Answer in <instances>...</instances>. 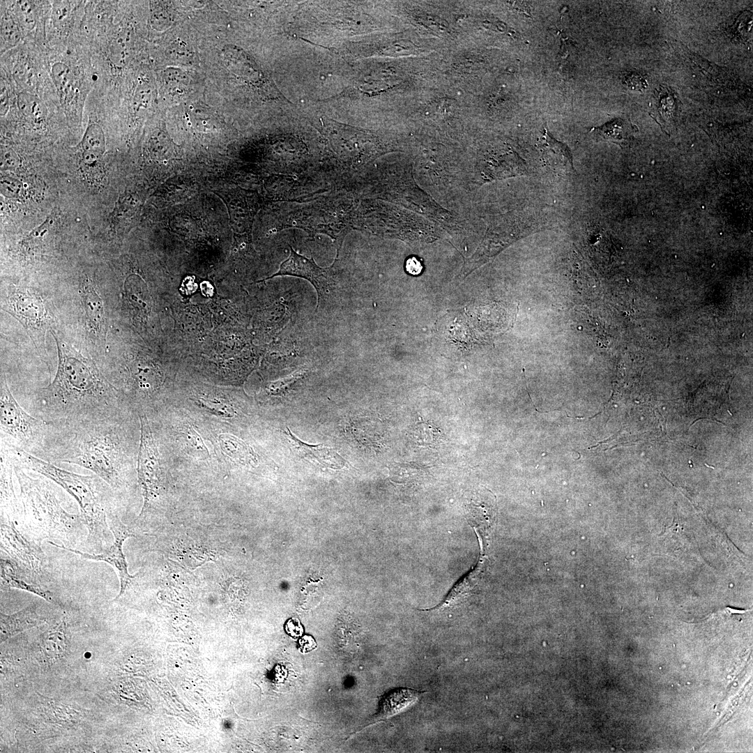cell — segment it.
Returning a JSON list of instances; mask_svg holds the SVG:
<instances>
[{
	"label": "cell",
	"instance_id": "obj_33",
	"mask_svg": "<svg viewBox=\"0 0 753 753\" xmlns=\"http://www.w3.org/2000/svg\"><path fill=\"white\" fill-rule=\"evenodd\" d=\"M70 4L68 2H57L54 7V15L58 21H62L70 13Z\"/></svg>",
	"mask_w": 753,
	"mask_h": 753
},
{
	"label": "cell",
	"instance_id": "obj_1",
	"mask_svg": "<svg viewBox=\"0 0 753 753\" xmlns=\"http://www.w3.org/2000/svg\"><path fill=\"white\" fill-rule=\"evenodd\" d=\"M58 351L52 382L42 389V411L46 421L66 424L116 415L115 388L91 359L84 357L51 330Z\"/></svg>",
	"mask_w": 753,
	"mask_h": 753
},
{
	"label": "cell",
	"instance_id": "obj_34",
	"mask_svg": "<svg viewBox=\"0 0 753 753\" xmlns=\"http://www.w3.org/2000/svg\"><path fill=\"white\" fill-rule=\"evenodd\" d=\"M298 646L302 653H308L317 647V643L310 635H305L298 641Z\"/></svg>",
	"mask_w": 753,
	"mask_h": 753
},
{
	"label": "cell",
	"instance_id": "obj_16",
	"mask_svg": "<svg viewBox=\"0 0 753 753\" xmlns=\"http://www.w3.org/2000/svg\"><path fill=\"white\" fill-rule=\"evenodd\" d=\"M480 572L478 565L469 572L457 582L445 598L436 607L423 611L443 610L452 607L463 601L473 591L477 584L478 576Z\"/></svg>",
	"mask_w": 753,
	"mask_h": 753
},
{
	"label": "cell",
	"instance_id": "obj_26",
	"mask_svg": "<svg viewBox=\"0 0 753 753\" xmlns=\"http://www.w3.org/2000/svg\"><path fill=\"white\" fill-rule=\"evenodd\" d=\"M52 77L61 98H66L73 85V75L70 68L62 62L52 66Z\"/></svg>",
	"mask_w": 753,
	"mask_h": 753
},
{
	"label": "cell",
	"instance_id": "obj_18",
	"mask_svg": "<svg viewBox=\"0 0 753 753\" xmlns=\"http://www.w3.org/2000/svg\"><path fill=\"white\" fill-rule=\"evenodd\" d=\"M634 126L625 119L618 118L601 126L594 127L591 132L598 139L617 144H627L634 131Z\"/></svg>",
	"mask_w": 753,
	"mask_h": 753
},
{
	"label": "cell",
	"instance_id": "obj_28",
	"mask_svg": "<svg viewBox=\"0 0 753 753\" xmlns=\"http://www.w3.org/2000/svg\"><path fill=\"white\" fill-rule=\"evenodd\" d=\"M1 36L3 41L9 45H15L20 40V24L10 15H5L1 19Z\"/></svg>",
	"mask_w": 753,
	"mask_h": 753
},
{
	"label": "cell",
	"instance_id": "obj_22",
	"mask_svg": "<svg viewBox=\"0 0 753 753\" xmlns=\"http://www.w3.org/2000/svg\"><path fill=\"white\" fill-rule=\"evenodd\" d=\"M84 152H91L102 155L105 151V139L102 128L97 123L88 126L81 141Z\"/></svg>",
	"mask_w": 753,
	"mask_h": 753
},
{
	"label": "cell",
	"instance_id": "obj_17",
	"mask_svg": "<svg viewBox=\"0 0 753 753\" xmlns=\"http://www.w3.org/2000/svg\"><path fill=\"white\" fill-rule=\"evenodd\" d=\"M1 579L2 583L9 588H17L32 593L47 602H54L51 592L45 591L36 584L28 583L22 579L20 576L17 575L14 564L10 561L2 558L1 559Z\"/></svg>",
	"mask_w": 753,
	"mask_h": 753
},
{
	"label": "cell",
	"instance_id": "obj_7",
	"mask_svg": "<svg viewBox=\"0 0 753 753\" xmlns=\"http://www.w3.org/2000/svg\"><path fill=\"white\" fill-rule=\"evenodd\" d=\"M109 528L114 534V542L109 548L100 554H91L77 549H73L63 545H58L51 541L49 543L58 548L80 555L84 558L98 561H104L112 565L117 571L120 579V591L114 600L119 599L126 591L128 586L131 584L135 576L130 575L128 572V565L123 552V543L129 537H135V534L129 527L123 524L118 517L110 515Z\"/></svg>",
	"mask_w": 753,
	"mask_h": 753
},
{
	"label": "cell",
	"instance_id": "obj_13",
	"mask_svg": "<svg viewBox=\"0 0 753 753\" xmlns=\"http://www.w3.org/2000/svg\"><path fill=\"white\" fill-rule=\"evenodd\" d=\"M84 310L91 329L100 337L105 335V317L102 301L94 286L84 282L82 288Z\"/></svg>",
	"mask_w": 753,
	"mask_h": 753
},
{
	"label": "cell",
	"instance_id": "obj_38",
	"mask_svg": "<svg viewBox=\"0 0 753 753\" xmlns=\"http://www.w3.org/2000/svg\"><path fill=\"white\" fill-rule=\"evenodd\" d=\"M406 271L413 275H418L422 270L420 262L415 257L410 258L406 261Z\"/></svg>",
	"mask_w": 753,
	"mask_h": 753
},
{
	"label": "cell",
	"instance_id": "obj_9",
	"mask_svg": "<svg viewBox=\"0 0 753 753\" xmlns=\"http://www.w3.org/2000/svg\"><path fill=\"white\" fill-rule=\"evenodd\" d=\"M7 305L8 312L18 319L32 337L34 333L44 335L47 321L44 305L39 297L28 291L15 289L8 298Z\"/></svg>",
	"mask_w": 753,
	"mask_h": 753
},
{
	"label": "cell",
	"instance_id": "obj_39",
	"mask_svg": "<svg viewBox=\"0 0 753 753\" xmlns=\"http://www.w3.org/2000/svg\"><path fill=\"white\" fill-rule=\"evenodd\" d=\"M515 8L524 13V15H528L530 14V7L526 2L515 1L511 3Z\"/></svg>",
	"mask_w": 753,
	"mask_h": 753
},
{
	"label": "cell",
	"instance_id": "obj_2",
	"mask_svg": "<svg viewBox=\"0 0 753 753\" xmlns=\"http://www.w3.org/2000/svg\"><path fill=\"white\" fill-rule=\"evenodd\" d=\"M13 462L20 490L21 517L33 540L38 544L46 539L64 542L74 540L84 524L82 516L63 508L55 488L46 477L33 476L27 469L13 459Z\"/></svg>",
	"mask_w": 753,
	"mask_h": 753
},
{
	"label": "cell",
	"instance_id": "obj_25",
	"mask_svg": "<svg viewBox=\"0 0 753 753\" xmlns=\"http://www.w3.org/2000/svg\"><path fill=\"white\" fill-rule=\"evenodd\" d=\"M468 505L469 519L475 528L485 524L492 518L493 509L492 505L485 503V500L478 494L473 497Z\"/></svg>",
	"mask_w": 753,
	"mask_h": 753
},
{
	"label": "cell",
	"instance_id": "obj_23",
	"mask_svg": "<svg viewBox=\"0 0 753 753\" xmlns=\"http://www.w3.org/2000/svg\"><path fill=\"white\" fill-rule=\"evenodd\" d=\"M17 107L25 116L34 120H40L45 115V107L40 99L31 92L23 91L18 94Z\"/></svg>",
	"mask_w": 753,
	"mask_h": 753
},
{
	"label": "cell",
	"instance_id": "obj_32",
	"mask_svg": "<svg viewBox=\"0 0 753 753\" xmlns=\"http://www.w3.org/2000/svg\"><path fill=\"white\" fill-rule=\"evenodd\" d=\"M284 629L286 632L293 638H298L301 637L304 629L303 625L298 619L295 618H289L284 625Z\"/></svg>",
	"mask_w": 753,
	"mask_h": 753
},
{
	"label": "cell",
	"instance_id": "obj_24",
	"mask_svg": "<svg viewBox=\"0 0 753 753\" xmlns=\"http://www.w3.org/2000/svg\"><path fill=\"white\" fill-rule=\"evenodd\" d=\"M131 49V38L127 32L120 33L111 42L109 51L112 61L118 66L126 63Z\"/></svg>",
	"mask_w": 753,
	"mask_h": 753
},
{
	"label": "cell",
	"instance_id": "obj_20",
	"mask_svg": "<svg viewBox=\"0 0 753 753\" xmlns=\"http://www.w3.org/2000/svg\"><path fill=\"white\" fill-rule=\"evenodd\" d=\"M43 713L46 719L61 726L70 727L77 724L83 717L80 710L63 703L44 700L42 703Z\"/></svg>",
	"mask_w": 753,
	"mask_h": 753
},
{
	"label": "cell",
	"instance_id": "obj_27",
	"mask_svg": "<svg viewBox=\"0 0 753 753\" xmlns=\"http://www.w3.org/2000/svg\"><path fill=\"white\" fill-rule=\"evenodd\" d=\"M13 75L15 82L25 90L29 92L34 87L35 75L31 67L25 62L17 63L13 71Z\"/></svg>",
	"mask_w": 753,
	"mask_h": 753
},
{
	"label": "cell",
	"instance_id": "obj_8",
	"mask_svg": "<svg viewBox=\"0 0 753 753\" xmlns=\"http://www.w3.org/2000/svg\"><path fill=\"white\" fill-rule=\"evenodd\" d=\"M13 522L1 524V547L13 559L33 576L43 572L45 555L40 544L31 542L14 526Z\"/></svg>",
	"mask_w": 753,
	"mask_h": 753
},
{
	"label": "cell",
	"instance_id": "obj_3",
	"mask_svg": "<svg viewBox=\"0 0 753 753\" xmlns=\"http://www.w3.org/2000/svg\"><path fill=\"white\" fill-rule=\"evenodd\" d=\"M9 450L15 462L52 480L75 499L88 529V542L100 544L107 540L109 526L106 482L97 476H82L61 469L22 450Z\"/></svg>",
	"mask_w": 753,
	"mask_h": 753
},
{
	"label": "cell",
	"instance_id": "obj_4",
	"mask_svg": "<svg viewBox=\"0 0 753 753\" xmlns=\"http://www.w3.org/2000/svg\"><path fill=\"white\" fill-rule=\"evenodd\" d=\"M50 427V423L36 418L23 409L10 393L6 377L2 374L0 393L1 445L29 453L38 452Z\"/></svg>",
	"mask_w": 753,
	"mask_h": 753
},
{
	"label": "cell",
	"instance_id": "obj_30",
	"mask_svg": "<svg viewBox=\"0 0 753 753\" xmlns=\"http://www.w3.org/2000/svg\"><path fill=\"white\" fill-rule=\"evenodd\" d=\"M1 192L7 197H15L21 188L19 181L10 178H3L1 183Z\"/></svg>",
	"mask_w": 753,
	"mask_h": 753
},
{
	"label": "cell",
	"instance_id": "obj_15",
	"mask_svg": "<svg viewBox=\"0 0 753 753\" xmlns=\"http://www.w3.org/2000/svg\"><path fill=\"white\" fill-rule=\"evenodd\" d=\"M225 57L228 66L239 77L258 88L266 86V79L256 63L242 51L232 48L226 52Z\"/></svg>",
	"mask_w": 753,
	"mask_h": 753
},
{
	"label": "cell",
	"instance_id": "obj_6",
	"mask_svg": "<svg viewBox=\"0 0 753 753\" xmlns=\"http://www.w3.org/2000/svg\"><path fill=\"white\" fill-rule=\"evenodd\" d=\"M337 259L330 266L322 268L313 258H307L298 254L290 247V254L280 266L278 271L261 282L277 276L289 275L303 278L309 281L317 293V309L323 305L333 294L338 286L337 271L335 268Z\"/></svg>",
	"mask_w": 753,
	"mask_h": 753
},
{
	"label": "cell",
	"instance_id": "obj_37",
	"mask_svg": "<svg viewBox=\"0 0 753 753\" xmlns=\"http://www.w3.org/2000/svg\"><path fill=\"white\" fill-rule=\"evenodd\" d=\"M0 97H1V105H0L1 114V116H3V115H5L6 114V112H8V110L9 102H8V93L6 92V89L4 83L2 81L1 82V96H0Z\"/></svg>",
	"mask_w": 753,
	"mask_h": 753
},
{
	"label": "cell",
	"instance_id": "obj_19",
	"mask_svg": "<svg viewBox=\"0 0 753 753\" xmlns=\"http://www.w3.org/2000/svg\"><path fill=\"white\" fill-rule=\"evenodd\" d=\"M543 144L544 158L552 168L564 171L565 173L573 170L572 159L570 151L565 145L552 139L549 133L545 132Z\"/></svg>",
	"mask_w": 753,
	"mask_h": 753
},
{
	"label": "cell",
	"instance_id": "obj_31",
	"mask_svg": "<svg viewBox=\"0 0 753 753\" xmlns=\"http://www.w3.org/2000/svg\"><path fill=\"white\" fill-rule=\"evenodd\" d=\"M1 164L4 167L8 168L16 167L20 164V158L16 153L10 148H6L1 150Z\"/></svg>",
	"mask_w": 753,
	"mask_h": 753
},
{
	"label": "cell",
	"instance_id": "obj_12",
	"mask_svg": "<svg viewBox=\"0 0 753 753\" xmlns=\"http://www.w3.org/2000/svg\"><path fill=\"white\" fill-rule=\"evenodd\" d=\"M43 622L44 619L36 611V604H30L10 615L1 612V643Z\"/></svg>",
	"mask_w": 753,
	"mask_h": 753
},
{
	"label": "cell",
	"instance_id": "obj_35",
	"mask_svg": "<svg viewBox=\"0 0 753 753\" xmlns=\"http://www.w3.org/2000/svg\"><path fill=\"white\" fill-rule=\"evenodd\" d=\"M51 221V218H48L40 226L33 230L30 234L26 237L24 241H30L36 237L42 236L48 229Z\"/></svg>",
	"mask_w": 753,
	"mask_h": 753
},
{
	"label": "cell",
	"instance_id": "obj_5",
	"mask_svg": "<svg viewBox=\"0 0 753 753\" xmlns=\"http://www.w3.org/2000/svg\"><path fill=\"white\" fill-rule=\"evenodd\" d=\"M140 443L137 457V475L141 485L144 506L142 513L160 494L162 488V467L160 453L146 415L140 414Z\"/></svg>",
	"mask_w": 753,
	"mask_h": 753
},
{
	"label": "cell",
	"instance_id": "obj_11",
	"mask_svg": "<svg viewBox=\"0 0 753 753\" xmlns=\"http://www.w3.org/2000/svg\"><path fill=\"white\" fill-rule=\"evenodd\" d=\"M425 693V692L406 687L389 690L379 700L377 717L386 719L405 710Z\"/></svg>",
	"mask_w": 753,
	"mask_h": 753
},
{
	"label": "cell",
	"instance_id": "obj_29",
	"mask_svg": "<svg viewBox=\"0 0 753 753\" xmlns=\"http://www.w3.org/2000/svg\"><path fill=\"white\" fill-rule=\"evenodd\" d=\"M16 10L20 25L26 29H32L36 24V15L32 3L29 1H18Z\"/></svg>",
	"mask_w": 753,
	"mask_h": 753
},
{
	"label": "cell",
	"instance_id": "obj_36",
	"mask_svg": "<svg viewBox=\"0 0 753 753\" xmlns=\"http://www.w3.org/2000/svg\"><path fill=\"white\" fill-rule=\"evenodd\" d=\"M150 90L144 86L137 90L135 96L136 103L146 106L150 101Z\"/></svg>",
	"mask_w": 753,
	"mask_h": 753
},
{
	"label": "cell",
	"instance_id": "obj_10",
	"mask_svg": "<svg viewBox=\"0 0 753 753\" xmlns=\"http://www.w3.org/2000/svg\"><path fill=\"white\" fill-rule=\"evenodd\" d=\"M284 432L291 447L300 457L332 469H340L347 464L346 460L333 449L322 445L305 443L293 434L289 428Z\"/></svg>",
	"mask_w": 753,
	"mask_h": 753
},
{
	"label": "cell",
	"instance_id": "obj_14",
	"mask_svg": "<svg viewBox=\"0 0 753 753\" xmlns=\"http://www.w3.org/2000/svg\"><path fill=\"white\" fill-rule=\"evenodd\" d=\"M40 644L43 654L52 663L66 655L70 640L64 619L43 634Z\"/></svg>",
	"mask_w": 753,
	"mask_h": 753
},
{
	"label": "cell",
	"instance_id": "obj_21",
	"mask_svg": "<svg viewBox=\"0 0 753 753\" xmlns=\"http://www.w3.org/2000/svg\"><path fill=\"white\" fill-rule=\"evenodd\" d=\"M218 440L222 450L234 460L242 464L257 462L252 449L238 438L223 434L220 435Z\"/></svg>",
	"mask_w": 753,
	"mask_h": 753
}]
</instances>
